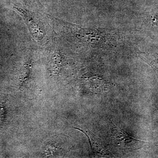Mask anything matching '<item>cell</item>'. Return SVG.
Segmentation results:
<instances>
[{
	"instance_id": "6da1fadb",
	"label": "cell",
	"mask_w": 158,
	"mask_h": 158,
	"mask_svg": "<svg viewBox=\"0 0 158 158\" xmlns=\"http://www.w3.org/2000/svg\"><path fill=\"white\" fill-rule=\"evenodd\" d=\"M13 9L23 18L33 38L37 41L42 40L45 35V29L42 22L25 8L15 6Z\"/></svg>"
}]
</instances>
